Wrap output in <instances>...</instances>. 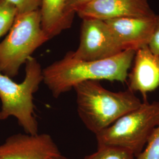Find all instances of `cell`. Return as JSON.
<instances>
[{
    "label": "cell",
    "instance_id": "obj_1",
    "mask_svg": "<svg viewBox=\"0 0 159 159\" xmlns=\"http://www.w3.org/2000/svg\"><path fill=\"white\" fill-rule=\"evenodd\" d=\"M136 50H127L107 58L83 61L74 58L69 51L61 60L43 70V81L56 98L88 80L125 83Z\"/></svg>",
    "mask_w": 159,
    "mask_h": 159
},
{
    "label": "cell",
    "instance_id": "obj_2",
    "mask_svg": "<svg viewBox=\"0 0 159 159\" xmlns=\"http://www.w3.org/2000/svg\"><path fill=\"white\" fill-rule=\"evenodd\" d=\"M77 112L87 129L98 134L142 102L129 89L113 92L100 81L88 80L75 85Z\"/></svg>",
    "mask_w": 159,
    "mask_h": 159
},
{
    "label": "cell",
    "instance_id": "obj_3",
    "mask_svg": "<svg viewBox=\"0 0 159 159\" xmlns=\"http://www.w3.org/2000/svg\"><path fill=\"white\" fill-rule=\"evenodd\" d=\"M25 65V77L21 83L0 73V120L13 116L27 134H37L38 122L34 116L33 95L43 81V69L32 57Z\"/></svg>",
    "mask_w": 159,
    "mask_h": 159
},
{
    "label": "cell",
    "instance_id": "obj_4",
    "mask_svg": "<svg viewBox=\"0 0 159 159\" xmlns=\"http://www.w3.org/2000/svg\"><path fill=\"white\" fill-rule=\"evenodd\" d=\"M159 125V100L152 102L144 100L139 107L96 134L97 147L123 148L137 157Z\"/></svg>",
    "mask_w": 159,
    "mask_h": 159
},
{
    "label": "cell",
    "instance_id": "obj_5",
    "mask_svg": "<svg viewBox=\"0 0 159 159\" xmlns=\"http://www.w3.org/2000/svg\"><path fill=\"white\" fill-rule=\"evenodd\" d=\"M49 39L41 25L40 10L17 14L7 36L0 43V73L17 76L20 67Z\"/></svg>",
    "mask_w": 159,
    "mask_h": 159
},
{
    "label": "cell",
    "instance_id": "obj_6",
    "mask_svg": "<svg viewBox=\"0 0 159 159\" xmlns=\"http://www.w3.org/2000/svg\"><path fill=\"white\" fill-rule=\"evenodd\" d=\"M123 51L104 21L83 19L80 43L73 57L83 61H95L107 58Z\"/></svg>",
    "mask_w": 159,
    "mask_h": 159
},
{
    "label": "cell",
    "instance_id": "obj_7",
    "mask_svg": "<svg viewBox=\"0 0 159 159\" xmlns=\"http://www.w3.org/2000/svg\"><path fill=\"white\" fill-rule=\"evenodd\" d=\"M60 152L48 134H17L0 145V159H56Z\"/></svg>",
    "mask_w": 159,
    "mask_h": 159
},
{
    "label": "cell",
    "instance_id": "obj_8",
    "mask_svg": "<svg viewBox=\"0 0 159 159\" xmlns=\"http://www.w3.org/2000/svg\"><path fill=\"white\" fill-rule=\"evenodd\" d=\"M82 19L106 21L121 17L155 16L148 0H93L77 12Z\"/></svg>",
    "mask_w": 159,
    "mask_h": 159
},
{
    "label": "cell",
    "instance_id": "obj_9",
    "mask_svg": "<svg viewBox=\"0 0 159 159\" xmlns=\"http://www.w3.org/2000/svg\"><path fill=\"white\" fill-rule=\"evenodd\" d=\"M157 16L151 17H121L104 21L123 50L148 46L153 34Z\"/></svg>",
    "mask_w": 159,
    "mask_h": 159
},
{
    "label": "cell",
    "instance_id": "obj_10",
    "mask_svg": "<svg viewBox=\"0 0 159 159\" xmlns=\"http://www.w3.org/2000/svg\"><path fill=\"white\" fill-rule=\"evenodd\" d=\"M133 61V67L127 77L129 89L140 93L144 100H147L148 93L159 87V57L145 46L137 50Z\"/></svg>",
    "mask_w": 159,
    "mask_h": 159
},
{
    "label": "cell",
    "instance_id": "obj_11",
    "mask_svg": "<svg viewBox=\"0 0 159 159\" xmlns=\"http://www.w3.org/2000/svg\"><path fill=\"white\" fill-rule=\"evenodd\" d=\"M66 0H42L40 11L41 25L49 40L71 25L65 16Z\"/></svg>",
    "mask_w": 159,
    "mask_h": 159
},
{
    "label": "cell",
    "instance_id": "obj_12",
    "mask_svg": "<svg viewBox=\"0 0 159 159\" xmlns=\"http://www.w3.org/2000/svg\"><path fill=\"white\" fill-rule=\"evenodd\" d=\"M84 159H136V157L125 148L102 146H98L95 153L86 156Z\"/></svg>",
    "mask_w": 159,
    "mask_h": 159
},
{
    "label": "cell",
    "instance_id": "obj_13",
    "mask_svg": "<svg viewBox=\"0 0 159 159\" xmlns=\"http://www.w3.org/2000/svg\"><path fill=\"white\" fill-rule=\"evenodd\" d=\"M16 15L14 6L8 0H0V38L10 31Z\"/></svg>",
    "mask_w": 159,
    "mask_h": 159
},
{
    "label": "cell",
    "instance_id": "obj_14",
    "mask_svg": "<svg viewBox=\"0 0 159 159\" xmlns=\"http://www.w3.org/2000/svg\"><path fill=\"white\" fill-rule=\"evenodd\" d=\"M136 159H159V125L154 131L142 152Z\"/></svg>",
    "mask_w": 159,
    "mask_h": 159
},
{
    "label": "cell",
    "instance_id": "obj_15",
    "mask_svg": "<svg viewBox=\"0 0 159 159\" xmlns=\"http://www.w3.org/2000/svg\"><path fill=\"white\" fill-rule=\"evenodd\" d=\"M15 7L17 14H21L40 10L42 0H8Z\"/></svg>",
    "mask_w": 159,
    "mask_h": 159
},
{
    "label": "cell",
    "instance_id": "obj_16",
    "mask_svg": "<svg viewBox=\"0 0 159 159\" xmlns=\"http://www.w3.org/2000/svg\"><path fill=\"white\" fill-rule=\"evenodd\" d=\"M93 1V0H66L64 13L66 18L70 24H72L75 14Z\"/></svg>",
    "mask_w": 159,
    "mask_h": 159
},
{
    "label": "cell",
    "instance_id": "obj_17",
    "mask_svg": "<svg viewBox=\"0 0 159 159\" xmlns=\"http://www.w3.org/2000/svg\"><path fill=\"white\" fill-rule=\"evenodd\" d=\"M149 50L154 55L159 57V16H157L156 23L153 34L148 43Z\"/></svg>",
    "mask_w": 159,
    "mask_h": 159
},
{
    "label": "cell",
    "instance_id": "obj_18",
    "mask_svg": "<svg viewBox=\"0 0 159 159\" xmlns=\"http://www.w3.org/2000/svg\"><path fill=\"white\" fill-rule=\"evenodd\" d=\"M56 159H69L68 158H67L66 157H65V156H64L63 155H61V154H60L58 157H57V158Z\"/></svg>",
    "mask_w": 159,
    "mask_h": 159
}]
</instances>
